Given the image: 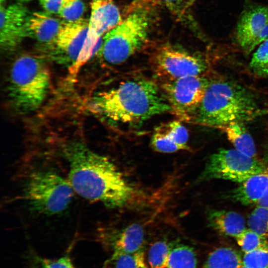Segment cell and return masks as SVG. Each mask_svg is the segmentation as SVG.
I'll list each match as a JSON object with an SVG mask.
<instances>
[{
    "label": "cell",
    "instance_id": "obj_1",
    "mask_svg": "<svg viewBox=\"0 0 268 268\" xmlns=\"http://www.w3.org/2000/svg\"><path fill=\"white\" fill-rule=\"evenodd\" d=\"M63 151L68 165V180L83 198L112 208L132 207L143 200V193L108 157L76 141L67 144Z\"/></svg>",
    "mask_w": 268,
    "mask_h": 268
},
{
    "label": "cell",
    "instance_id": "obj_2",
    "mask_svg": "<svg viewBox=\"0 0 268 268\" xmlns=\"http://www.w3.org/2000/svg\"><path fill=\"white\" fill-rule=\"evenodd\" d=\"M93 106L111 125L127 131L140 129L155 116L172 112L160 87L141 77L124 79L100 92Z\"/></svg>",
    "mask_w": 268,
    "mask_h": 268
},
{
    "label": "cell",
    "instance_id": "obj_3",
    "mask_svg": "<svg viewBox=\"0 0 268 268\" xmlns=\"http://www.w3.org/2000/svg\"><path fill=\"white\" fill-rule=\"evenodd\" d=\"M260 108L253 93L232 80L210 81L190 121L210 127H225L258 115Z\"/></svg>",
    "mask_w": 268,
    "mask_h": 268
},
{
    "label": "cell",
    "instance_id": "obj_4",
    "mask_svg": "<svg viewBox=\"0 0 268 268\" xmlns=\"http://www.w3.org/2000/svg\"><path fill=\"white\" fill-rule=\"evenodd\" d=\"M51 75L40 58L28 54L21 55L10 68L8 95L12 106L22 113L38 109L49 93Z\"/></svg>",
    "mask_w": 268,
    "mask_h": 268
},
{
    "label": "cell",
    "instance_id": "obj_5",
    "mask_svg": "<svg viewBox=\"0 0 268 268\" xmlns=\"http://www.w3.org/2000/svg\"><path fill=\"white\" fill-rule=\"evenodd\" d=\"M153 21L147 4L133 6L126 18L103 37L98 53L108 64L117 65L127 61L146 43Z\"/></svg>",
    "mask_w": 268,
    "mask_h": 268
},
{
    "label": "cell",
    "instance_id": "obj_6",
    "mask_svg": "<svg viewBox=\"0 0 268 268\" xmlns=\"http://www.w3.org/2000/svg\"><path fill=\"white\" fill-rule=\"evenodd\" d=\"M23 197L29 208L40 215L59 214L70 204L74 192L68 180L50 169L34 170L27 176Z\"/></svg>",
    "mask_w": 268,
    "mask_h": 268
},
{
    "label": "cell",
    "instance_id": "obj_7",
    "mask_svg": "<svg viewBox=\"0 0 268 268\" xmlns=\"http://www.w3.org/2000/svg\"><path fill=\"white\" fill-rule=\"evenodd\" d=\"M266 167L254 158L235 149H220L208 158L197 182L214 179L242 183Z\"/></svg>",
    "mask_w": 268,
    "mask_h": 268
},
{
    "label": "cell",
    "instance_id": "obj_8",
    "mask_svg": "<svg viewBox=\"0 0 268 268\" xmlns=\"http://www.w3.org/2000/svg\"><path fill=\"white\" fill-rule=\"evenodd\" d=\"M91 8L86 38L76 62L71 66L72 75L92 56L99 52L103 36L123 21L120 10L113 0H92Z\"/></svg>",
    "mask_w": 268,
    "mask_h": 268
},
{
    "label": "cell",
    "instance_id": "obj_9",
    "mask_svg": "<svg viewBox=\"0 0 268 268\" xmlns=\"http://www.w3.org/2000/svg\"><path fill=\"white\" fill-rule=\"evenodd\" d=\"M151 64L155 74L162 82L202 75L208 67L202 58L168 45L161 46L154 52Z\"/></svg>",
    "mask_w": 268,
    "mask_h": 268
},
{
    "label": "cell",
    "instance_id": "obj_10",
    "mask_svg": "<svg viewBox=\"0 0 268 268\" xmlns=\"http://www.w3.org/2000/svg\"><path fill=\"white\" fill-rule=\"evenodd\" d=\"M210 81L202 75L189 76L162 82L160 87L172 112L180 119L190 121Z\"/></svg>",
    "mask_w": 268,
    "mask_h": 268
},
{
    "label": "cell",
    "instance_id": "obj_11",
    "mask_svg": "<svg viewBox=\"0 0 268 268\" xmlns=\"http://www.w3.org/2000/svg\"><path fill=\"white\" fill-rule=\"evenodd\" d=\"M21 3L0 5V45L5 52L15 50L26 37L25 25L29 14Z\"/></svg>",
    "mask_w": 268,
    "mask_h": 268
},
{
    "label": "cell",
    "instance_id": "obj_12",
    "mask_svg": "<svg viewBox=\"0 0 268 268\" xmlns=\"http://www.w3.org/2000/svg\"><path fill=\"white\" fill-rule=\"evenodd\" d=\"M268 24V6H257L242 13L237 24L235 37L239 47L250 54L260 44V36Z\"/></svg>",
    "mask_w": 268,
    "mask_h": 268
},
{
    "label": "cell",
    "instance_id": "obj_13",
    "mask_svg": "<svg viewBox=\"0 0 268 268\" xmlns=\"http://www.w3.org/2000/svg\"><path fill=\"white\" fill-rule=\"evenodd\" d=\"M88 22L89 19L83 18L73 22H65L56 40L50 45L54 48L55 55L73 65L86 39Z\"/></svg>",
    "mask_w": 268,
    "mask_h": 268
},
{
    "label": "cell",
    "instance_id": "obj_14",
    "mask_svg": "<svg viewBox=\"0 0 268 268\" xmlns=\"http://www.w3.org/2000/svg\"><path fill=\"white\" fill-rule=\"evenodd\" d=\"M188 131L179 121L163 123L155 128L151 137V146L156 151L173 153L188 150Z\"/></svg>",
    "mask_w": 268,
    "mask_h": 268
},
{
    "label": "cell",
    "instance_id": "obj_15",
    "mask_svg": "<svg viewBox=\"0 0 268 268\" xmlns=\"http://www.w3.org/2000/svg\"><path fill=\"white\" fill-rule=\"evenodd\" d=\"M108 235V246L113 252L111 259L144 250L145 231L140 223H133L119 229L112 230Z\"/></svg>",
    "mask_w": 268,
    "mask_h": 268
},
{
    "label": "cell",
    "instance_id": "obj_16",
    "mask_svg": "<svg viewBox=\"0 0 268 268\" xmlns=\"http://www.w3.org/2000/svg\"><path fill=\"white\" fill-rule=\"evenodd\" d=\"M51 15L45 11L29 13L25 25L26 37L51 45L65 23Z\"/></svg>",
    "mask_w": 268,
    "mask_h": 268
},
{
    "label": "cell",
    "instance_id": "obj_17",
    "mask_svg": "<svg viewBox=\"0 0 268 268\" xmlns=\"http://www.w3.org/2000/svg\"><path fill=\"white\" fill-rule=\"evenodd\" d=\"M241 183L227 198L244 205L257 204L268 191V167Z\"/></svg>",
    "mask_w": 268,
    "mask_h": 268
},
{
    "label": "cell",
    "instance_id": "obj_18",
    "mask_svg": "<svg viewBox=\"0 0 268 268\" xmlns=\"http://www.w3.org/2000/svg\"><path fill=\"white\" fill-rule=\"evenodd\" d=\"M207 220L213 229L234 238L246 229L244 217L232 211L210 210L207 213Z\"/></svg>",
    "mask_w": 268,
    "mask_h": 268
},
{
    "label": "cell",
    "instance_id": "obj_19",
    "mask_svg": "<svg viewBox=\"0 0 268 268\" xmlns=\"http://www.w3.org/2000/svg\"><path fill=\"white\" fill-rule=\"evenodd\" d=\"M227 138L235 147V149L252 158L256 156L254 141L244 122H237L224 127Z\"/></svg>",
    "mask_w": 268,
    "mask_h": 268
},
{
    "label": "cell",
    "instance_id": "obj_20",
    "mask_svg": "<svg viewBox=\"0 0 268 268\" xmlns=\"http://www.w3.org/2000/svg\"><path fill=\"white\" fill-rule=\"evenodd\" d=\"M243 265L238 252L230 247H220L209 253L203 268H241Z\"/></svg>",
    "mask_w": 268,
    "mask_h": 268
},
{
    "label": "cell",
    "instance_id": "obj_21",
    "mask_svg": "<svg viewBox=\"0 0 268 268\" xmlns=\"http://www.w3.org/2000/svg\"><path fill=\"white\" fill-rule=\"evenodd\" d=\"M194 249L184 244L173 245L165 268H197Z\"/></svg>",
    "mask_w": 268,
    "mask_h": 268
},
{
    "label": "cell",
    "instance_id": "obj_22",
    "mask_svg": "<svg viewBox=\"0 0 268 268\" xmlns=\"http://www.w3.org/2000/svg\"><path fill=\"white\" fill-rule=\"evenodd\" d=\"M173 245L166 240H160L150 246L147 253V261L150 268H166Z\"/></svg>",
    "mask_w": 268,
    "mask_h": 268
},
{
    "label": "cell",
    "instance_id": "obj_23",
    "mask_svg": "<svg viewBox=\"0 0 268 268\" xmlns=\"http://www.w3.org/2000/svg\"><path fill=\"white\" fill-rule=\"evenodd\" d=\"M249 68L255 75L268 79V38L253 53Z\"/></svg>",
    "mask_w": 268,
    "mask_h": 268
},
{
    "label": "cell",
    "instance_id": "obj_24",
    "mask_svg": "<svg viewBox=\"0 0 268 268\" xmlns=\"http://www.w3.org/2000/svg\"><path fill=\"white\" fill-rule=\"evenodd\" d=\"M235 238L244 253L268 247L267 238L250 228L246 229Z\"/></svg>",
    "mask_w": 268,
    "mask_h": 268
},
{
    "label": "cell",
    "instance_id": "obj_25",
    "mask_svg": "<svg viewBox=\"0 0 268 268\" xmlns=\"http://www.w3.org/2000/svg\"><path fill=\"white\" fill-rule=\"evenodd\" d=\"M27 258L30 268H75L67 254L58 259H50L31 253Z\"/></svg>",
    "mask_w": 268,
    "mask_h": 268
},
{
    "label": "cell",
    "instance_id": "obj_26",
    "mask_svg": "<svg viewBox=\"0 0 268 268\" xmlns=\"http://www.w3.org/2000/svg\"><path fill=\"white\" fill-rule=\"evenodd\" d=\"M249 228L259 234L268 238V207L257 206L250 214Z\"/></svg>",
    "mask_w": 268,
    "mask_h": 268
},
{
    "label": "cell",
    "instance_id": "obj_27",
    "mask_svg": "<svg viewBox=\"0 0 268 268\" xmlns=\"http://www.w3.org/2000/svg\"><path fill=\"white\" fill-rule=\"evenodd\" d=\"M85 9L81 0H63L58 14L66 22L81 18Z\"/></svg>",
    "mask_w": 268,
    "mask_h": 268
},
{
    "label": "cell",
    "instance_id": "obj_28",
    "mask_svg": "<svg viewBox=\"0 0 268 268\" xmlns=\"http://www.w3.org/2000/svg\"><path fill=\"white\" fill-rule=\"evenodd\" d=\"M114 268H148L144 250L134 253L121 255L111 259Z\"/></svg>",
    "mask_w": 268,
    "mask_h": 268
},
{
    "label": "cell",
    "instance_id": "obj_29",
    "mask_svg": "<svg viewBox=\"0 0 268 268\" xmlns=\"http://www.w3.org/2000/svg\"><path fill=\"white\" fill-rule=\"evenodd\" d=\"M242 261L248 268H268V247L245 253Z\"/></svg>",
    "mask_w": 268,
    "mask_h": 268
},
{
    "label": "cell",
    "instance_id": "obj_30",
    "mask_svg": "<svg viewBox=\"0 0 268 268\" xmlns=\"http://www.w3.org/2000/svg\"><path fill=\"white\" fill-rule=\"evenodd\" d=\"M165 6L179 18L183 17L186 10L188 0H152Z\"/></svg>",
    "mask_w": 268,
    "mask_h": 268
},
{
    "label": "cell",
    "instance_id": "obj_31",
    "mask_svg": "<svg viewBox=\"0 0 268 268\" xmlns=\"http://www.w3.org/2000/svg\"><path fill=\"white\" fill-rule=\"evenodd\" d=\"M63 0H39L44 11L49 14H58Z\"/></svg>",
    "mask_w": 268,
    "mask_h": 268
},
{
    "label": "cell",
    "instance_id": "obj_32",
    "mask_svg": "<svg viewBox=\"0 0 268 268\" xmlns=\"http://www.w3.org/2000/svg\"><path fill=\"white\" fill-rule=\"evenodd\" d=\"M257 205L268 207V191L266 195L257 202Z\"/></svg>",
    "mask_w": 268,
    "mask_h": 268
},
{
    "label": "cell",
    "instance_id": "obj_33",
    "mask_svg": "<svg viewBox=\"0 0 268 268\" xmlns=\"http://www.w3.org/2000/svg\"><path fill=\"white\" fill-rule=\"evenodd\" d=\"M31 0H18L20 3L27 2L30 1Z\"/></svg>",
    "mask_w": 268,
    "mask_h": 268
},
{
    "label": "cell",
    "instance_id": "obj_34",
    "mask_svg": "<svg viewBox=\"0 0 268 268\" xmlns=\"http://www.w3.org/2000/svg\"><path fill=\"white\" fill-rule=\"evenodd\" d=\"M4 0H0V5L2 4V3L4 2Z\"/></svg>",
    "mask_w": 268,
    "mask_h": 268
},
{
    "label": "cell",
    "instance_id": "obj_35",
    "mask_svg": "<svg viewBox=\"0 0 268 268\" xmlns=\"http://www.w3.org/2000/svg\"><path fill=\"white\" fill-rule=\"evenodd\" d=\"M241 268H248L243 265V266Z\"/></svg>",
    "mask_w": 268,
    "mask_h": 268
}]
</instances>
